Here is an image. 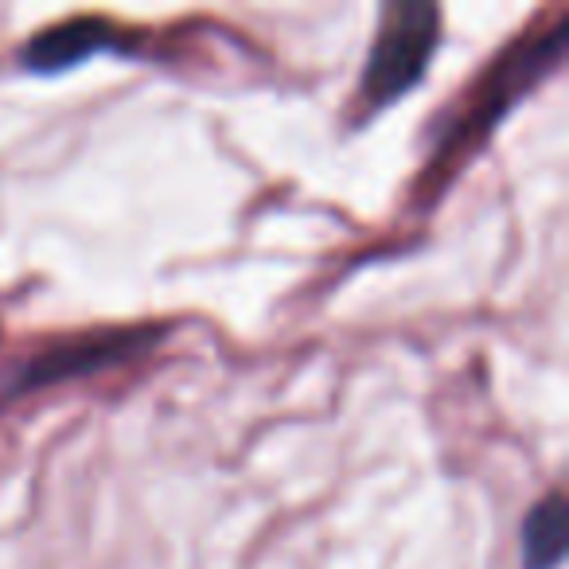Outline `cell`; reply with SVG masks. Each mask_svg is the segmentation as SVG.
<instances>
[{
    "label": "cell",
    "mask_w": 569,
    "mask_h": 569,
    "mask_svg": "<svg viewBox=\"0 0 569 569\" xmlns=\"http://www.w3.org/2000/svg\"><path fill=\"white\" fill-rule=\"evenodd\" d=\"M566 51V12L553 9L550 20H535L519 40L507 51H499L491 59V67L465 90V98L452 110L449 126L441 133V144L433 149L426 176L418 180L421 196L433 199L437 191L449 183V176L472 157V149L483 137L496 129V121L542 79L546 71H553V63Z\"/></svg>",
    "instance_id": "6da1fadb"
},
{
    "label": "cell",
    "mask_w": 569,
    "mask_h": 569,
    "mask_svg": "<svg viewBox=\"0 0 569 569\" xmlns=\"http://www.w3.org/2000/svg\"><path fill=\"white\" fill-rule=\"evenodd\" d=\"M437 40H441V12H437V4H426V0H398V4H390L382 12L379 40H375L363 71V87H359V98H363L367 110L398 102L426 74V63L437 51Z\"/></svg>",
    "instance_id": "7a4b0ae2"
},
{
    "label": "cell",
    "mask_w": 569,
    "mask_h": 569,
    "mask_svg": "<svg viewBox=\"0 0 569 569\" xmlns=\"http://www.w3.org/2000/svg\"><path fill=\"white\" fill-rule=\"evenodd\" d=\"M137 348H144L137 332H106V336H90V340H71L59 343V348H48L43 356H36L32 363L20 371V379L12 382V390H43L51 382L63 379H79V375H90L98 367H113L121 359H129Z\"/></svg>",
    "instance_id": "3957f363"
},
{
    "label": "cell",
    "mask_w": 569,
    "mask_h": 569,
    "mask_svg": "<svg viewBox=\"0 0 569 569\" xmlns=\"http://www.w3.org/2000/svg\"><path fill=\"white\" fill-rule=\"evenodd\" d=\"M118 40L121 36L110 20L74 17L36 36L24 48V67H32V71H63V67L82 63V59L94 56V51L118 48Z\"/></svg>",
    "instance_id": "277c9868"
},
{
    "label": "cell",
    "mask_w": 569,
    "mask_h": 569,
    "mask_svg": "<svg viewBox=\"0 0 569 569\" xmlns=\"http://www.w3.org/2000/svg\"><path fill=\"white\" fill-rule=\"evenodd\" d=\"M566 553V499L550 491L542 503L530 507L522 522V566L527 569H553Z\"/></svg>",
    "instance_id": "5b68a950"
}]
</instances>
